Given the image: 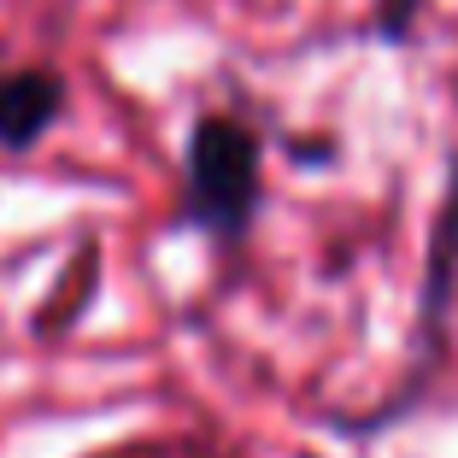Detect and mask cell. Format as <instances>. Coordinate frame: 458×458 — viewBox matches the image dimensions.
Masks as SVG:
<instances>
[{
    "mask_svg": "<svg viewBox=\"0 0 458 458\" xmlns=\"http://www.w3.org/2000/svg\"><path fill=\"white\" fill-rule=\"evenodd\" d=\"M265 212V135L242 112H200L182 135V200L176 229L212 247H242Z\"/></svg>",
    "mask_w": 458,
    "mask_h": 458,
    "instance_id": "cell-1",
    "label": "cell"
},
{
    "mask_svg": "<svg viewBox=\"0 0 458 458\" xmlns=\"http://www.w3.org/2000/svg\"><path fill=\"white\" fill-rule=\"evenodd\" d=\"M71 106V82L59 65L30 59V65L0 71V153H30L59 130Z\"/></svg>",
    "mask_w": 458,
    "mask_h": 458,
    "instance_id": "cell-2",
    "label": "cell"
},
{
    "mask_svg": "<svg viewBox=\"0 0 458 458\" xmlns=\"http://www.w3.org/2000/svg\"><path fill=\"white\" fill-rule=\"evenodd\" d=\"M418 6L423 0H377V6H370V30H377L382 41H405L418 30Z\"/></svg>",
    "mask_w": 458,
    "mask_h": 458,
    "instance_id": "cell-3",
    "label": "cell"
}]
</instances>
